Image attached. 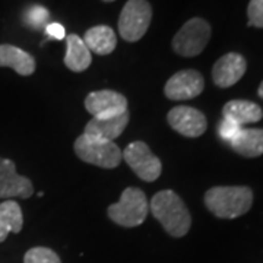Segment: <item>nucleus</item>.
<instances>
[{
    "label": "nucleus",
    "mask_w": 263,
    "mask_h": 263,
    "mask_svg": "<svg viewBox=\"0 0 263 263\" xmlns=\"http://www.w3.org/2000/svg\"><path fill=\"white\" fill-rule=\"evenodd\" d=\"M211 40V25L205 19L192 18L173 38L174 51L183 57L199 56Z\"/></svg>",
    "instance_id": "423d86ee"
},
{
    "label": "nucleus",
    "mask_w": 263,
    "mask_h": 263,
    "mask_svg": "<svg viewBox=\"0 0 263 263\" xmlns=\"http://www.w3.org/2000/svg\"><path fill=\"white\" fill-rule=\"evenodd\" d=\"M34 186L31 180L19 176L15 162L0 158V197H27L32 196Z\"/></svg>",
    "instance_id": "9b49d317"
},
{
    "label": "nucleus",
    "mask_w": 263,
    "mask_h": 263,
    "mask_svg": "<svg viewBox=\"0 0 263 263\" xmlns=\"http://www.w3.org/2000/svg\"><path fill=\"white\" fill-rule=\"evenodd\" d=\"M24 227V215L18 202L5 200L0 203V243H3L9 233H21Z\"/></svg>",
    "instance_id": "a211bd4d"
},
{
    "label": "nucleus",
    "mask_w": 263,
    "mask_h": 263,
    "mask_svg": "<svg viewBox=\"0 0 263 263\" xmlns=\"http://www.w3.org/2000/svg\"><path fill=\"white\" fill-rule=\"evenodd\" d=\"M91 51L85 46L84 40L76 34L67 35L65 54L66 67L70 69L72 72H84L91 66Z\"/></svg>",
    "instance_id": "2eb2a0df"
},
{
    "label": "nucleus",
    "mask_w": 263,
    "mask_h": 263,
    "mask_svg": "<svg viewBox=\"0 0 263 263\" xmlns=\"http://www.w3.org/2000/svg\"><path fill=\"white\" fill-rule=\"evenodd\" d=\"M149 209L162 228L173 237H184L192 226V216L186 203L173 190H161L151 199Z\"/></svg>",
    "instance_id": "f257e3e1"
},
{
    "label": "nucleus",
    "mask_w": 263,
    "mask_h": 263,
    "mask_svg": "<svg viewBox=\"0 0 263 263\" xmlns=\"http://www.w3.org/2000/svg\"><path fill=\"white\" fill-rule=\"evenodd\" d=\"M222 116L238 123L240 126L249 123L259 122L263 117V110L256 103L246 100H233L228 101L222 108Z\"/></svg>",
    "instance_id": "f3484780"
},
{
    "label": "nucleus",
    "mask_w": 263,
    "mask_h": 263,
    "mask_svg": "<svg viewBox=\"0 0 263 263\" xmlns=\"http://www.w3.org/2000/svg\"><path fill=\"white\" fill-rule=\"evenodd\" d=\"M249 25L263 28V0H250L247 8Z\"/></svg>",
    "instance_id": "5701e85b"
},
{
    "label": "nucleus",
    "mask_w": 263,
    "mask_h": 263,
    "mask_svg": "<svg viewBox=\"0 0 263 263\" xmlns=\"http://www.w3.org/2000/svg\"><path fill=\"white\" fill-rule=\"evenodd\" d=\"M50 12L41 5H32L24 13V22L31 28H43L48 25Z\"/></svg>",
    "instance_id": "aec40b11"
},
{
    "label": "nucleus",
    "mask_w": 263,
    "mask_h": 263,
    "mask_svg": "<svg viewBox=\"0 0 263 263\" xmlns=\"http://www.w3.org/2000/svg\"><path fill=\"white\" fill-rule=\"evenodd\" d=\"M129 119H130L129 110L123 111L122 114H117V116H111V117H101V119L92 117L86 123L84 133L100 138V139L113 142L126 129V126L129 124Z\"/></svg>",
    "instance_id": "ddd939ff"
},
{
    "label": "nucleus",
    "mask_w": 263,
    "mask_h": 263,
    "mask_svg": "<svg viewBox=\"0 0 263 263\" xmlns=\"http://www.w3.org/2000/svg\"><path fill=\"white\" fill-rule=\"evenodd\" d=\"M230 145L243 157H260L263 154V129H241L240 135Z\"/></svg>",
    "instance_id": "6ab92c4d"
},
{
    "label": "nucleus",
    "mask_w": 263,
    "mask_h": 263,
    "mask_svg": "<svg viewBox=\"0 0 263 263\" xmlns=\"http://www.w3.org/2000/svg\"><path fill=\"white\" fill-rule=\"evenodd\" d=\"M24 263H62L59 254L47 247H32L24 256Z\"/></svg>",
    "instance_id": "412c9836"
},
{
    "label": "nucleus",
    "mask_w": 263,
    "mask_h": 263,
    "mask_svg": "<svg viewBox=\"0 0 263 263\" xmlns=\"http://www.w3.org/2000/svg\"><path fill=\"white\" fill-rule=\"evenodd\" d=\"M103 2H114V0H103Z\"/></svg>",
    "instance_id": "a878e982"
},
{
    "label": "nucleus",
    "mask_w": 263,
    "mask_h": 263,
    "mask_svg": "<svg viewBox=\"0 0 263 263\" xmlns=\"http://www.w3.org/2000/svg\"><path fill=\"white\" fill-rule=\"evenodd\" d=\"M149 212V202L146 195L138 187L124 189L117 203L107 209L108 218L117 226L133 228L143 224Z\"/></svg>",
    "instance_id": "7ed1b4c3"
},
{
    "label": "nucleus",
    "mask_w": 263,
    "mask_h": 263,
    "mask_svg": "<svg viewBox=\"0 0 263 263\" xmlns=\"http://www.w3.org/2000/svg\"><path fill=\"white\" fill-rule=\"evenodd\" d=\"M257 94H259L260 98H263V82L260 84V86H259V89H257Z\"/></svg>",
    "instance_id": "393cba45"
},
{
    "label": "nucleus",
    "mask_w": 263,
    "mask_h": 263,
    "mask_svg": "<svg viewBox=\"0 0 263 263\" xmlns=\"http://www.w3.org/2000/svg\"><path fill=\"white\" fill-rule=\"evenodd\" d=\"M73 148L76 155L84 162L101 168H116L123 160L122 151L114 142L100 139L86 133H82L76 139Z\"/></svg>",
    "instance_id": "20e7f679"
},
{
    "label": "nucleus",
    "mask_w": 263,
    "mask_h": 263,
    "mask_svg": "<svg viewBox=\"0 0 263 263\" xmlns=\"http://www.w3.org/2000/svg\"><path fill=\"white\" fill-rule=\"evenodd\" d=\"M123 160L130 167L135 174L143 181H155L162 173V164L155 154H152L145 142H132L122 152Z\"/></svg>",
    "instance_id": "0eeeda50"
},
{
    "label": "nucleus",
    "mask_w": 263,
    "mask_h": 263,
    "mask_svg": "<svg viewBox=\"0 0 263 263\" xmlns=\"http://www.w3.org/2000/svg\"><path fill=\"white\" fill-rule=\"evenodd\" d=\"M84 43L89 51H94L100 56H107L113 53L117 46V37L110 27L97 25L85 32Z\"/></svg>",
    "instance_id": "dca6fc26"
},
{
    "label": "nucleus",
    "mask_w": 263,
    "mask_h": 263,
    "mask_svg": "<svg viewBox=\"0 0 263 263\" xmlns=\"http://www.w3.org/2000/svg\"><path fill=\"white\" fill-rule=\"evenodd\" d=\"M247 69V62L238 53H227L221 59L216 60L212 69V79L216 86L228 88L237 84Z\"/></svg>",
    "instance_id": "f8f14e48"
},
{
    "label": "nucleus",
    "mask_w": 263,
    "mask_h": 263,
    "mask_svg": "<svg viewBox=\"0 0 263 263\" xmlns=\"http://www.w3.org/2000/svg\"><path fill=\"white\" fill-rule=\"evenodd\" d=\"M85 108L92 117H111L127 110L126 97L116 91H94L85 98Z\"/></svg>",
    "instance_id": "9d476101"
},
{
    "label": "nucleus",
    "mask_w": 263,
    "mask_h": 263,
    "mask_svg": "<svg viewBox=\"0 0 263 263\" xmlns=\"http://www.w3.org/2000/svg\"><path fill=\"white\" fill-rule=\"evenodd\" d=\"M168 124L174 130L186 138H199L208 127L205 114L189 105H179L170 110Z\"/></svg>",
    "instance_id": "1a4fd4ad"
},
{
    "label": "nucleus",
    "mask_w": 263,
    "mask_h": 263,
    "mask_svg": "<svg viewBox=\"0 0 263 263\" xmlns=\"http://www.w3.org/2000/svg\"><path fill=\"white\" fill-rule=\"evenodd\" d=\"M203 88H205L203 76L197 70L186 69V70H180L170 78L164 86V94L168 100L183 101L200 95Z\"/></svg>",
    "instance_id": "6e6552de"
},
{
    "label": "nucleus",
    "mask_w": 263,
    "mask_h": 263,
    "mask_svg": "<svg viewBox=\"0 0 263 263\" xmlns=\"http://www.w3.org/2000/svg\"><path fill=\"white\" fill-rule=\"evenodd\" d=\"M46 34L51 40H65L66 38V31L63 28V25H60L57 22L48 24L47 27H46Z\"/></svg>",
    "instance_id": "b1692460"
},
{
    "label": "nucleus",
    "mask_w": 263,
    "mask_h": 263,
    "mask_svg": "<svg viewBox=\"0 0 263 263\" xmlns=\"http://www.w3.org/2000/svg\"><path fill=\"white\" fill-rule=\"evenodd\" d=\"M152 8L146 0H129L119 18L120 37L129 43L139 41L149 28Z\"/></svg>",
    "instance_id": "39448f33"
},
{
    "label": "nucleus",
    "mask_w": 263,
    "mask_h": 263,
    "mask_svg": "<svg viewBox=\"0 0 263 263\" xmlns=\"http://www.w3.org/2000/svg\"><path fill=\"white\" fill-rule=\"evenodd\" d=\"M0 67H12L18 75L29 76L35 72V59L22 48L10 44H2Z\"/></svg>",
    "instance_id": "4468645a"
},
{
    "label": "nucleus",
    "mask_w": 263,
    "mask_h": 263,
    "mask_svg": "<svg viewBox=\"0 0 263 263\" xmlns=\"http://www.w3.org/2000/svg\"><path fill=\"white\" fill-rule=\"evenodd\" d=\"M240 132H241V126L238 123L233 122L231 119H227V117L221 120L219 127H218V133H219L221 139L228 142V143L234 141L235 138L240 135Z\"/></svg>",
    "instance_id": "4be33fe9"
},
{
    "label": "nucleus",
    "mask_w": 263,
    "mask_h": 263,
    "mask_svg": "<svg viewBox=\"0 0 263 263\" xmlns=\"http://www.w3.org/2000/svg\"><path fill=\"white\" fill-rule=\"evenodd\" d=\"M205 205L218 218L234 219L253 205V192L246 186H216L205 193Z\"/></svg>",
    "instance_id": "f03ea898"
}]
</instances>
